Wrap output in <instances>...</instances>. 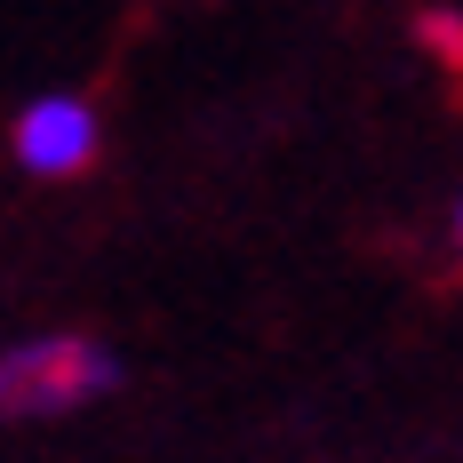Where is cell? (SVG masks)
I'll return each mask as SVG.
<instances>
[{"label": "cell", "instance_id": "6da1fadb", "mask_svg": "<svg viewBox=\"0 0 463 463\" xmlns=\"http://www.w3.org/2000/svg\"><path fill=\"white\" fill-rule=\"evenodd\" d=\"M112 383H120V360L104 344H89V335H33V344L0 352V423L89 408Z\"/></svg>", "mask_w": 463, "mask_h": 463}, {"label": "cell", "instance_id": "7a4b0ae2", "mask_svg": "<svg viewBox=\"0 0 463 463\" xmlns=\"http://www.w3.org/2000/svg\"><path fill=\"white\" fill-rule=\"evenodd\" d=\"M16 160L33 176H80L96 160V112L72 96H41L16 112Z\"/></svg>", "mask_w": 463, "mask_h": 463}, {"label": "cell", "instance_id": "3957f363", "mask_svg": "<svg viewBox=\"0 0 463 463\" xmlns=\"http://www.w3.org/2000/svg\"><path fill=\"white\" fill-rule=\"evenodd\" d=\"M416 41L448 64V72H463V8H423L416 16Z\"/></svg>", "mask_w": 463, "mask_h": 463}, {"label": "cell", "instance_id": "277c9868", "mask_svg": "<svg viewBox=\"0 0 463 463\" xmlns=\"http://www.w3.org/2000/svg\"><path fill=\"white\" fill-rule=\"evenodd\" d=\"M456 248H463V208H456Z\"/></svg>", "mask_w": 463, "mask_h": 463}]
</instances>
